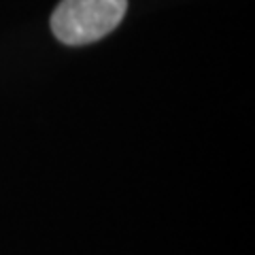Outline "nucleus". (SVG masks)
Listing matches in <instances>:
<instances>
[{"label": "nucleus", "instance_id": "1", "mask_svg": "<svg viewBox=\"0 0 255 255\" xmlns=\"http://www.w3.org/2000/svg\"><path fill=\"white\" fill-rule=\"evenodd\" d=\"M128 0H62L51 30L64 45H90L111 34L124 19Z\"/></svg>", "mask_w": 255, "mask_h": 255}]
</instances>
